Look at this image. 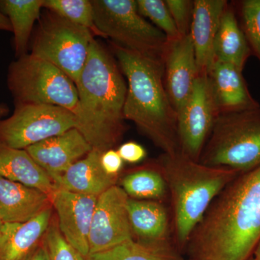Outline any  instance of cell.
Returning a JSON list of instances; mask_svg holds the SVG:
<instances>
[{
	"label": "cell",
	"instance_id": "obj_1",
	"mask_svg": "<svg viewBox=\"0 0 260 260\" xmlns=\"http://www.w3.org/2000/svg\"><path fill=\"white\" fill-rule=\"evenodd\" d=\"M260 239V166L239 174L212 202L184 255L194 260H247Z\"/></svg>",
	"mask_w": 260,
	"mask_h": 260
},
{
	"label": "cell",
	"instance_id": "obj_2",
	"mask_svg": "<svg viewBox=\"0 0 260 260\" xmlns=\"http://www.w3.org/2000/svg\"><path fill=\"white\" fill-rule=\"evenodd\" d=\"M75 85L76 129L93 149L102 153L114 149L126 130L123 109L127 85L114 56L95 39Z\"/></svg>",
	"mask_w": 260,
	"mask_h": 260
},
{
	"label": "cell",
	"instance_id": "obj_3",
	"mask_svg": "<svg viewBox=\"0 0 260 260\" xmlns=\"http://www.w3.org/2000/svg\"><path fill=\"white\" fill-rule=\"evenodd\" d=\"M113 54L127 80L123 114L162 153L180 152L177 111L162 79L161 59L143 55L111 42Z\"/></svg>",
	"mask_w": 260,
	"mask_h": 260
},
{
	"label": "cell",
	"instance_id": "obj_4",
	"mask_svg": "<svg viewBox=\"0 0 260 260\" xmlns=\"http://www.w3.org/2000/svg\"><path fill=\"white\" fill-rule=\"evenodd\" d=\"M156 160L169 191L173 241L184 255L191 233L212 202L240 173L208 167L181 153H162Z\"/></svg>",
	"mask_w": 260,
	"mask_h": 260
},
{
	"label": "cell",
	"instance_id": "obj_5",
	"mask_svg": "<svg viewBox=\"0 0 260 260\" xmlns=\"http://www.w3.org/2000/svg\"><path fill=\"white\" fill-rule=\"evenodd\" d=\"M199 162L240 174L259 167L260 107L219 114Z\"/></svg>",
	"mask_w": 260,
	"mask_h": 260
},
{
	"label": "cell",
	"instance_id": "obj_6",
	"mask_svg": "<svg viewBox=\"0 0 260 260\" xmlns=\"http://www.w3.org/2000/svg\"><path fill=\"white\" fill-rule=\"evenodd\" d=\"M7 83L15 104H47L76 112L74 82L55 65L30 53L11 62Z\"/></svg>",
	"mask_w": 260,
	"mask_h": 260
},
{
	"label": "cell",
	"instance_id": "obj_7",
	"mask_svg": "<svg viewBox=\"0 0 260 260\" xmlns=\"http://www.w3.org/2000/svg\"><path fill=\"white\" fill-rule=\"evenodd\" d=\"M94 20L105 39L143 55L161 59L168 39L140 14L137 0H92Z\"/></svg>",
	"mask_w": 260,
	"mask_h": 260
},
{
	"label": "cell",
	"instance_id": "obj_8",
	"mask_svg": "<svg viewBox=\"0 0 260 260\" xmlns=\"http://www.w3.org/2000/svg\"><path fill=\"white\" fill-rule=\"evenodd\" d=\"M95 37L89 29L47 10L39 20L30 42V54L55 65L78 81Z\"/></svg>",
	"mask_w": 260,
	"mask_h": 260
},
{
	"label": "cell",
	"instance_id": "obj_9",
	"mask_svg": "<svg viewBox=\"0 0 260 260\" xmlns=\"http://www.w3.org/2000/svg\"><path fill=\"white\" fill-rule=\"evenodd\" d=\"M76 128V117L68 109L38 104H15L13 114L0 120V143L25 149Z\"/></svg>",
	"mask_w": 260,
	"mask_h": 260
},
{
	"label": "cell",
	"instance_id": "obj_10",
	"mask_svg": "<svg viewBox=\"0 0 260 260\" xmlns=\"http://www.w3.org/2000/svg\"><path fill=\"white\" fill-rule=\"evenodd\" d=\"M217 116L208 75H200L190 96L178 113L181 153L199 162Z\"/></svg>",
	"mask_w": 260,
	"mask_h": 260
},
{
	"label": "cell",
	"instance_id": "obj_11",
	"mask_svg": "<svg viewBox=\"0 0 260 260\" xmlns=\"http://www.w3.org/2000/svg\"><path fill=\"white\" fill-rule=\"evenodd\" d=\"M128 200L129 197L117 184L98 197L89 236V254L134 239Z\"/></svg>",
	"mask_w": 260,
	"mask_h": 260
},
{
	"label": "cell",
	"instance_id": "obj_12",
	"mask_svg": "<svg viewBox=\"0 0 260 260\" xmlns=\"http://www.w3.org/2000/svg\"><path fill=\"white\" fill-rule=\"evenodd\" d=\"M161 61L164 85L178 114L200 75L190 35L168 40Z\"/></svg>",
	"mask_w": 260,
	"mask_h": 260
},
{
	"label": "cell",
	"instance_id": "obj_13",
	"mask_svg": "<svg viewBox=\"0 0 260 260\" xmlns=\"http://www.w3.org/2000/svg\"><path fill=\"white\" fill-rule=\"evenodd\" d=\"M97 198L60 188H56L51 196L61 235L86 258L89 255V236Z\"/></svg>",
	"mask_w": 260,
	"mask_h": 260
},
{
	"label": "cell",
	"instance_id": "obj_14",
	"mask_svg": "<svg viewBox=\"0 0 260 260\" xmlns=\"http://www.w3.org/2000/svg\"><path fill=\"white\" fill-rule=\"evenodd\" d=\"M92 149L79 130L73 128L25 150L49 174L56 186L65 172Z\"/></svg>",
	"mask_w": 260,
	"mask_h": 260
},
{
	"label": "cell",
	"instance_id": "obj_15",
	"mask_svg": "<svg viewBox=\"0 0 260 260\" xmlns=\"http://www.w3.org/2000/svg\"><path fill=\"white\" fill-rule=\"evenodd\" d=\"M208 78L218 116L260 107L249 91L243 71L234 65L215 61Z\"/></svg>",
	"mask_w": 260,
	"mask_h": 260
},
{
	"label": "cell",
	"instance_id": "obj_16",
	"mask_svg": "<svg viewBox=\"0 0 260 260\" xmlns=\"http://www.w3.org/2000/svg\"><path fill=\"white\" fill-rule=\"evenodd\" d=\"M226 0H194L190 35L200 75L209 74L215 63V38Z\"/></svg>",
	"mask_w": 260,
	"mask_h": 260
},
{
	"label": "cell",
	"instance_id": "obj_17",
	"mask_svg": "<svg viewBox=\"0 0 260 260\" xmlns=\"http://www.w3.org/2000/svg\"><path fill=\"white\" fill-rule=\"evenodd\" d=\"M128 213L135 240L147 244L174 242L172 213L166 203L129 198Z\"/></svg>",
	"mask_w": 260,
	"mask_h": 260
},
{
	"label": "cell",
	"instance_id": "obj_18",
	"mask_svg": "<svg viewBox=\"0 0 260 260\" xmlns=\"http://www.w3.org/2000/svg\"><path fill=\"white\" fill-rule=\"evenodd\" d=\"M51 207L49 195L35 188L0 177L2 223H25Z\"/></svg>",
	"mask_w": 260,
	"mask_h": 260
},
{
	"label": "cell",
	"instance_id": "obj_19",
	"mask_svg": "<svg viewBox=\"0 0 260 260\" xmlns=\"http://www.w3.org/2000/svg\"><path fill=\"white\" fill-rule=\"evenodd\" d=\"M52 207L23 223H3L0 260H25L42 242L51 221Z\"/></svg>",
	"mask_w": 260,
	"mask_h": 260
},
{
	"label": "cell",
	"instance_id": "obj_20",
	"mask_svg": "<svg viewBox=\"0 0 260 260\" xmlns=\"http://www.w3.org/2000/svg\"><path fill=\"white\" fill-rule=\"evenodd\" d=\"M102 152L92 149L83 159L75 162L61 176L56 188L78 194L99 197L116 185L118 178L108 175L101 165Z\"/></svg>",
	"mask_w": 260,
	"mask_h": 260
},
{
	"label": "cell",
	"instance_id": "obj_21",
	"mask_svg": "<svg viewBox=\"0 0 260 260\" xmlns=\"http://www.w3.org/2000/svg\"><path fill=\"white\" fill-rule=\"evenodd\" d=\"M0 177L35 188L49 197L56 189L54 181L24 149L0 143Z\"/></svg>",
	"mask_w": 260,
	"mask_h": 260
},
{
	"label": "cell",
	"instance_id": "obj_22",
	"mask_svg": "<svg viewBox=\"0 0 260 260\" xmlns=\"http://www.w3.org/2000/svg\"><path fill=\"white\" fill-rule=\"evenodd\" d=\"M215 60L229 63L244 71L246 61L252 56L232 3H228L220 20L215 46Z\"/></svg>",
	"mask_w": 260,
	"mask_h": 260
},
{
	"label": "cell",
	"instance_id": "obj_23",
	"mask_svg": "<svg viewBox=\"0 0 260 260\" xmlns=\"http://www.w3.org/2000/svg\"><path fill=\"white\" fill-rule=\"evenodd\" d=\"M43 0H0V11L13 29V45L17 59L28 54L36 21L41 18Z\"/></svg>",
	"mask_w": 260,
	"mask_h": 260
},
{
	"label": "cell",
	"instance_id": "obj_24",
	"mask_svg": "<svg viewBox=\"0 0 260 260\" xmlns=\"http://www.w3.org/2000/svg\"><path fill=\"white\" fill-rule=\"evenodd\" d=\"M120 186L132 199L164 203L169 200L167 182L156 159L126 174L121 180Z\"/></svg>",
	"mask_w": 260,
	"mask_h": 260
},
{
	"label": "cell",
	"instance_id": "obj_25",
	"mask_svg": "<svg viewBox=\"0 0 260 260\" xmlns=\"http://www.w3.org/2000/svg\"><path fill=\"white\" fill-rule=\"evenodd\" d=\"M87 260H185L174 242L147 244L135 239L126 241L94 254Z\"/></svg>",
	"mask_w": 260,
	"mask_h": 260
},
{
	"label": "cell",
	"instance_id": "obj_26",
	"mask_svg": "<svg viewBox=\"0 0 260 260\" xmlns=\"http://www.w3.org/2000/svg\"><path fill=\"white\" fill-rule=\"evenodd\" d=\"M43 8L76 25L89 29L94 37L104 38L98 30L94 20V10L89 0H43ZM105 39V38H104Z\"/></svg>",
	"mask_w": 260,
	"mask_h": 260
},
{
	"label": "cell",
	"instance_id": "obj_27",
	"mask_svg": "<svg viewBox=\"0 0 260 260\" xmlns=\"http://www.w3.org/2000/svg\"><path fill=\"white\" fill-rule=\"evenodd\" d=\"M252 56L260 64V0L232 2Z\"/></svg>",
	"mask_w": 260,
	"mask_h": 260
},
{
	"label": "cell",
	"instance_id": "obj_28",
	"mask_svg": "<svg viewBox=\"0 0 260 260\" xmlns=\"http://www.w3.org/2000/svg\"><path fill=\"white\" fill-rule=\"evenodd\" d=\"M137 5L140 14L148 18L154 26L164 32L168 40L181 37L165 0H137Z\"/></svg>",
	"mask_w": 260,
	"mask_h": 260
},
{
	"label": "cell",
	"instance_id": "obj_29",
	"mask_svg": "<svg viewBox=\"0 0 260 260\" xmlns=\"http://www.w3.org/2000/svg\"><path fill=\"white\" fill-rule=\"evenodd\" d=\"M44 240L49 260H87L86 257L65 240L56 224H50Z\"/></svg>",
	"mask_w": 260,
	"mask_h": 260
},
{
	"label": "cell",
	"instance_id": "obj_30",
	"mask_svg": "<svg viewBox=\"0 0 260 260\" xmlns=\"http://www.w3.org/2000/svg\"><path fill=\"white\" fill-rule=\"evenodd\" d=\"M166 4L179 36L186 37L190 34L194 0H165Z\"/></svg>",
	"mask_w": 260,
	"mask_h": 260
},
{
	"label": "cell",
	"instance_id": "obj_31",
	"mask_svg": "<svg viewBox=\"0 0 260 260\" xmlns=\"http://www.w3.org/2000/svg\"><path fill=\"white\" fill-rule=\"evenodd\" d=\"M116 150L124 162L130 164H138L144 160L147 157V151L144 147L136 142L123 143Z\"/></svg>",
	"mask_w": 260,
	"mask_h": 260
},
{
	"label": "cell",
	"instance_id": "obj_32",
	"mask_svg": "<svg viewBox=\"0 0 260 260\" xmlns=\"http://www.w3.org/2000/svg\"><path fill=\"white\" fill-rule=\"evenodd\" d=\"M124 162L117 150L114 149L104 151L101 156V165L103 170L111 177H119L124 167Z\"/></svg>",
	"mask_w": 260,
	"mask_h": 260
},
{
	"label": "cell",
	"instance_id": "obj_33",
	"mask_svg": "<svg viewBox=\"0 0 260 260\" xmlns=\"http://www.w3.org/2000/svg\"><path fill=\"white\" fill-rule=\"evenodd\" d=\"M25 260H49V253L44 239L35 250Z\"/></svg>",
	"mask_w": 260,
	"mask_h": 260
},
{
	"label": "cell",
	"instance_id": "obj_34",
	"mask_svg": "<svg viewBox=\"0 0 260 260\" xmlns=\"http://www.w3.org/2000/svg\"><path fill=\"white\" fill-rule=\"evenodd\" d=\"M0 30L9 32L13 31L9 19L7 18L1 11H0Z\"/></svg>",
	"mask_w": 260,
	"mask_h": 260
},
{
	"label": "cell",
	"instance_id": "obj_35",
	"mask_svg": "<svg viewBox=\"0 0 260 260\" xmlns=\"http://www.w3.org/2000/svg\"><path fill=\"white\" fill-rule=\"evenodd\" d=\"M9 113V108L6 104H0V120L4 119Z\"/></svg>",
	"mask_w": 260,
	"mask_h": 260
},
{
	"label": "cell",
	"instance_id": "obj_36",
	"mask_svg": "<svg viewBox=\"0 0 260 260\" xmlns=\"http://www.w3.org/2000/svg\"><path fill=\"white\" fill-rule=\"evenodd\" d=\"M252 256H254L256 260H260V239L255 246V249H254Z\"/></svg>",
	"mask_w": 260,
	"mask_h": 260
},
{
	"label": "cell",
	"instance_id": "obj_37",
	"mask_svg": "<svg viewBox=\"0 0 260 260\" xmlns=\"http://www.w3.org/2000/svg\"><path fill=\"white\" fill-rule=\"evenodd\" d=\"M247 260H256L255 258L254 257V256H251L249 259H248Z\"/></svg>",
	"mask_w": 260,
	"mask_h": 260
},
{
	"label": "cell",
	"instance_id": "obj_38",
	"mask_svg": "<svg viewBox=\"0 0 260 260\" xmlns=\"http://www.w3.org/2000/svg\"><path fill=\"white\" fill-rule=\"evenodd\" d=\"M2 225H3V223H2L1 221H0V236H1Z\"/></svg>",
	"mask_w": 260,
	"mask_h": 260
},
{
	"label": "cell",
	"instance_id": "obj_39",
	"mask_svg": "<svg viewBox=\"0 0 260 260\" xmlns=\"http://www.w3.org/2000/svg\"><path fill=\"white\" fill-rule=\"evenodd\" d=\"M185 260H194V259H188V258H186V259H185Z\"/></svg>",
	"mask_w": 260,
	"mask_h": 260
},
{
	"label": "cell",
	"instance_id": "obj_40",
	"mask_svg": "<svg viewBox=\"0 0 260 260\" xmlns=\"http://www.w3.org/2000/svg\"><path fill=\"white\" fill-rule=\"evenodd\" d=\"M0 221H1V220H0ZM2 222V221H1Z\"/></svg>",
	"mask_w": 260,
	"mask_h": 260
}]
</instances>
